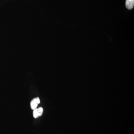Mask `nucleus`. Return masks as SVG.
Instances as JSON below:
<instances>
[{
    "instance_id": "f257e3e1",
    "label": "nucleus",
    "mask_w": 134,
    "mask_h": 134,
    "mask_svg": "<svg viewBox=\"0 0 134 134\" xmlns=\"http://www.w3.org/2000/svg\"><path fill=\"white\" fill-rule=\"evenodd\" d=\"M40 103V99L38 97L34 98L30 103L31 107V109L32 110H34L37 108L38 105Z\"/></svg>"
},
{
    "instance_id": "f03ea898",
    "label": "nucleus",
    "mask_w": 134,
    "mask_h": 134,
    "mask_svg": "<svg viewBox=\"0 0 134 134\" xmlns=\"http://www.w3.org/2000/svg\"><path fill=\"white\" fill-rule=\"evenodd\" d=\"M43 109L42 107H40L38 108H36L33 110V115L35 118H37L40 117L43 114Z\"/></svg>"
},
{
    "instance_id": "7ed1b4c3",
    "label": "nucleus",
    "mask_w": 134,
    "mask_h": 134,
    "mask_svg": "<svg viewBox=\"0 0 134 134\" xmlns=\"http://www.w3.org/2000/svg\"><path fill=\"white\" fill-rule=\"evenodd\" d=\"M134 0H126V7L129 9H132L133 8Z\"/></svg>"
}]
</instances>
